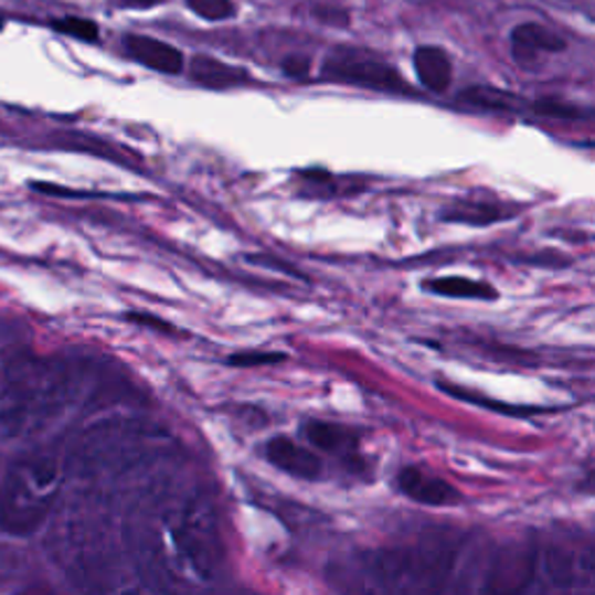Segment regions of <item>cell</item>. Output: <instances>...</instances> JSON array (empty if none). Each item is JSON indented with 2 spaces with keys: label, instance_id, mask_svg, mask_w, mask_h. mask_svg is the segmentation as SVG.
Here are the masks:
<instances>
[{
  "label": "cell",
  "instance_id": "15",
  "mask_svg": "<svg viewBox=\"0 0 595 595\" xmlns=\"http://www.w3.org/2000/svg\"><path fill=\"white\" fill-rule=\"evenodd\" d=\"M187 6L208 21H224L235 17V3L233 0H187Z\"/></svg>",
  "mask_w": 595,
  "mask_h": 595
},
{
  "label": "cell",
  "instance_id": "1",
  "mask_svg": "<svg viewBox=\"0 0 595 595\" xmlns=\"http://www.w3.org/2000/svg\"><path fill=\"white\" fill-rule=\"evenodd\" d=\"M172 542L201 580H212L224 559L219 521L208 500H191L172 528Z\"/></svg>",
  "mask_w": 595,
  "mask_h": 595
},
{
  "label": "cell",
  "instance_id": "25",
  "mask_svg": "<svg viewBox=\"0 0 595 595\" xmlns=\"http://www.w3.org/2000/svg\"><path fill=\"white\" fill-rule=\"evenodd\" d=\"M3 24H6V21H3V17H0V31H3Z\"/></svg>",
  "mask_w": 595,
  "mask_h": 595
},
{
  "label": "cell",
  "instance_id": "13",
  "mask_svg": "<svg viewBox=\"0 0 595 595\" xmlns=\"http://www.w3.org/2000/svg\"><path fill=\"white\" fill-rule=\"evenodd\" d=\"M460 100L466 105H472V107L498 109V113H514V109H521V105H523L521 98L507 94V92H500V89H493V86H472V89L460 94Z\"/></svg>",
  "mask_w": 595,
  "mask_h": 595
},
{
  "label": "cell",
  "instance_id": "24",
  "mask_svg": "<svg viewBox=\"0 0 595 595\" xmlns=\"http://www.w3.org/2000/svg\"><path fill=\"white\" fill-rule=\"evenodd\" d=\"M410 3H416V6H428V3H433V0H410Z\"/></svg>",
  "mask_w": 595,
  "mask_h": 595
},
{
  "label": "cell",
  "instance_id": "2",
  "mask_svg": "<svg viewBox=\"0 0 595 595\" xmlns=\"http://www.w3.org/2000/svg\"><path fill=\"white\" fill-rule=\"evenodd\" d=\"M321 75L326 79L365 86V89L384 94H410V84L393 65L359 47H336L328 52Z\"/></svg>",
  "mask_w": 595,
  "mask_h": 595
},
{
  "label": "cell",
  "instance_id": "23",
  "mask_svg": "<svg viewBox=\"0 0 595 595\" xmlns=\"http://www.w3.org/2000/svg\"><path fill=\"white\" fill-rule=\"evenodd\" d=\"M19 595H54V593L47 586H31L26 591H21Z\"/></svg>",
  "mask_w": 595,
  "mask_h": 595
},
{
  "label": "cell",
  "instance_id": "7",
  "mask_svg": "<svg viewBox=\"0 0 595 595\" xmlns=\"http://www.w3.org/2000/svg\"><path fill=\"white\" fill-rule=\"evenodd\" d=\"M126 52L140 61L142 65L151 71L168 73V75H178L184 68V56L180 50H174L168 42H161L157 38L149 35H128L124 40Z\"/></svg>",
  "mask_w": 595,
  "mask_h": 595
},
{
  "label": "cell",
  "instance_id": "3",
  "mask_svg": "<svg viewBox=\"0 0 595 595\" xmlns=\"http://www.w3.org/2000/svg\"><path fill=\"white\" fill-rule=\"evenodd\" d=\"M38 487L29 477L14 470L0 491V525L12 535H31L50 512V498L38 496Z\"/></svg>",
  "mask_w": 595,
  "mask_h": 595
},
{
  "label": "cell",
  "instance_id": "20",
  "mask_svg": "<svg viewBox=\"0 0 595 595\" xmlns=\"http://www.w3.org/2000/svg\"><path fill=\"white\" fill-rule=\"evenodd\" d=\"M315 17H319L321 21H326V24H347L349 21V14L340 8H315Z\"/></svg>",
  "mask_w": 595,
  "mask_h": 595
},
{
  "label": "cell",
  "instance_id": "19",
  "mask_svg": "<svg viewBox=\"0 0 595 595\" xmlns=\"http://www.w3.org/2000/svg\"><path fill=\"white\" fill-rule=\"evenodd\" d=\"M130 321H136V323H142L147 328H153V330H159V333H174V328L172 323L163 321V319H157V317H151V315H128Z\"/></svg>",
  "mask_w": 595,
  "mask_h": 595
},
{
  "label": "cell",
  "instance_id": "14",
  "mask_svg": "<svg viewBox=\"0 0 595 595\" xmlns=\"http://www.w3.org/2000/svg\"><path fill=\"white\" fill-rule=\"evenodd\" d=\"M52 26H54V31H59L63 35H71V38H77V40H84V42H96L98 40V26L94 24L92 19L63 17V19H56Z\"/></svg>",
  "mask_w": 595,
  "mask_h": 595
},
{
  "label": "cell",
  "instance_id": "9",
  "mask_svg": "<svg viewBox=\"0 0 595 595\" xmlns=\"http://www.w3.org/2000/svg\"><path fill=\"white\" fill-rule=\"evenodd\" d=\"M414 71L418 82L433 94H445L454 77L451 59L439 47H418L414 54Z\"/></svg>",
  "mask_w": 595,
  "mask_h": 595
},
{
  "label": "cell",
  "instance_id": "5",
  "mask_svg": "<svg viewBox=\"0 0 595 595\" xmlns=\"http://www.w3.org/2000/svg\"><path fill=\"white\" fill-rule=\"evenodd\" d=\"M565 50V40L542 24H521L512 33V54L523 68H533L546 56Z\"/></svg>",
  "mask_w": 595,
  "mask_h": 595
},
{
  "label": "cell",
  "instance_id": "22",
  "mask_svg": "<svg viewBox=\"0 0 595 595\" xmlns=\"http://www.w3.org/2000/svg\"><path fill=\"white\" fill-rule=\"evenodd\" d=\"M249 261L252 263H256V266H275V268H279L281 273H289V275H298L291 266H284V263L281 261H273V258H268V256H249ZM300 277V275H298Z\"/></svg>",
  "mask_w": 595,
  "mask_h": 595
},
{
  "label": "cell",
  "instance_id": "12",
  "mask_svg": "<svg viewBox=\"0 0 595 595\" xmlns=\"http://www.w3.org/2000/svg\"><path fill=\"white\" fill-rule=\"evenodd\" d=\"M305 435L310 443L330 454H344L357 449V435L347 426L328 424V422H307Z\"/></svg>",
  "mask_w": 595,
  "mask_h": 595
},
{
  "label": "cell",
  "instance_id": "8",
  "mask_svg": "<svg viewBox=\"0 0 595 595\" xmlns=\"http://www.w3.org/2000/svg\"><path fill=\"white\" fill-rule=\"evenodd\" d=\"M189 75L195 84L208 86V89H231V86H237L249 79V73L245 68H237V65L224 63L205 54H198L191 59Z\"/></svg>",
  "mask_w": 595,
  "mask_h": 595
},
{
  "label": "cell",
  "instance_id": "16",
  "mask_svg": "<svg viewBox=\"0 0 595 595\" xmlns=\"http://www.w3.org/2000/svg\"><path fill=\"white\" fill-rule=\"evenodd\" d=\"M533 107H535L538 115L551 117V119H582L584 117L580 107L570 105L565 100H556V98H542Z\"/></svg>",
  "mask_w": 595,
  "mask_h": 595
},
{
  "label": "cell",
  "instance_id": "18",
  "mask_svg": "<svg viewBox=\"0 0 595 595\" xmlns=\"http://www.w3.org/2000/svg\"><path fill=\"white\" fill-rule=\"evenodd\" d=\"M284 73L291 75V77H305L307 73H310V61L302 59V56H289L284 61Z\"/></svg>",
  "mask_w": 595,
  "mask_h": 595
},
{
  "label": "cell",
  "instance_id": "4",
  "mask_svg": "<svg viewBox=\"0 0 595 595\" xmlns=\"http://www.w3.org/2000/svg\"><path fill=\"white\" fill-rule=\"evenodd\" d=\"M266 458L281 472L298 477V479L315 481L323 475L321 458L310 447L298 445L291 437H284V435L273 437L266 445Z\"/></svg>",
  "mask_w": 595,
  "mask_h": 595
},
{
  "label": "cell",
  "instance_id": "6",
  "mask_svg": "<svg viewBox=\"0 0 595 595\" xmlns=\"http://www.w3.org/2000/svg\"><path fill=\"white\" fill-rule=\"evenodd\" d=\"M399 489L422 504H456L460 500V493L447 479H439L414 466L399 472Z\"/></svg>",
  "mask_w": 595,
  "mask_h": 595
},
{
  "label": "cell",
  "instance_id": "11",
  "mask_svg": "<svg viewBox=\"0 0 595 595\" xmlns=\"http://www.w3.org/2000/svg\"><path fill=\"white\" fill-rule=\"evenodd\" d=\"M424 289L447 298H475V300H493L498 291L487 281H475L466 277H437L424 281Z\"/></svg>",
  "mask_w": 595,
  "mask_h": 595
},
{
  "label": "cell",
  "instance_id": "10",
  "mask_svg": "<svg viewBox=\"0 0 595 595\" xmlns=\"http://www.w3.org/2000/svg\"><path fill=\"white\" fill-rule=\"evenodd\" d=\"M507 216H512V214H507L502 205L484 203V201H456L443 212L445 222L470 224V226H489Z\"/></svg>",
  "mask_w": 595,
  "mask_h": 595
},
{
  "label": "cell",
  "instance_id": "21",
  "mask_svg": "<svg viewBox=\"0 0 595 595\" xmlns=\"http://www.w3.org/2000/svg\"><path fill=\"white\" fill-rule=\"evenodd\" d=\"M113 3L119 8H128V10H149V8L161 6L163 0H113Z\"/></svg>",
  "mask_w": 595,
  "mask_h": 595
},
{
  "label": "cell",
  "instance_id": "17",
  "mask_svg": "<svg viewBox=\"0 0 595 595\" xmlns=\"http://www.w3.org/2000/svg\"><path fill=\"white\" fill-rule=\"evenodd\" d=\"M286 357L277 354V351H240L229 359L231 365L237 368H256V365H275L281 363Z\"/></svg>",
  "mask_w": 595,
  "mask_h": 595
}]
</instances>
